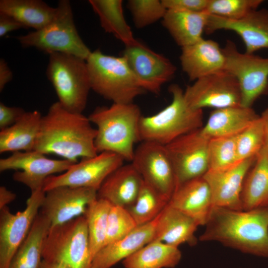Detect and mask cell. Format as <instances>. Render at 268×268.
Instances as JSON below:
<instances>
[{
	"mask_svg": "<svg viewBox=\"0 0 268 268\" xmlns=\"http://www.w3.org/2000/svg\"><path fill=\"white\" fill-rule=\"evenodd\" d=\"M88 117L70 112L57 101L41 119L34 150L54 154L74 162L98 153L95 145L97 131Z\"/></svg>",
	"mask_w": 268,
	"mask_h": 268,
	"instance_id": "cell-1",
	"label": "cell"
},
{
	"mask_svg": "<svg viewBox=\"0 0 268 268\" xmlns=\"http://www.w3.org/2000/svg\"><path fill=\"white\" fill-rule=\"evenodd\" d=\"M199 239L268 258V206L251 210L213 207Z\"/></svg>",
	"mask_w": 268,
	"mask_h": 268,
	"instance_id": "cell-2",
	"label": "cell"
},
{
	"mask_svg": "<svg viewBox=\"0 0 268 268\" xmlns=\"http://www.w3.org/2000/svg\"><path fill=\"white\" fill-rule=\"evenodd\" d=\"M139 107L134 103H113L98 107L88 118L96 126L95 145L97 152L116 153L125 161H132L134 144L140 141Z\"/></svg>",
	"mask_w": 268,
	"mask_h": 268,
	"instance_id": "cell-3",
	"label": "cell"
},
{
	"mask_svg": "<svg viewBox=\"0 0 268 268\" xmlns=\"http://www.w3.org/2000/svg\"><path fill=\"white\" fill-rule=\"evenodd\" d=\"M171 102L159 112L141 117L139 131L141 141L166 145L177 138L202 127V110H194L187 104L184 91L177 84L169 87Z\"/></svg>",
	"mask_w": 268,
	"mask_h": 268,
	"instance_id": "cell-4",
	"label": "cell"
},
{
	"mask_svg": "<svg viewBox=\"0 0 268 268\" xmlns=\"http://www.w3.org/2000/svg\"><path fill=\"white\" fill-rule=\"evenodd\" d=\"M86 63L91 89L113 103H134L145 92L122 56L107 55L97 49Z\"/></svg>",
	"mask_w": 268,
	"mask_h": 268,
	"instance_id": "cell-5",
	"label": "cell"
},
{
	"mask_svg": "<svg viewBox=\"0 0 268 268\" xmlns=\"http://www.w3.org/2000/svg\"><path fill=\"white\" fill-rule=\"evenodd\" d=\"M52 20L38 30L17 37L22 47H33L49 55L61 53L86 60L91 51L76 28L70 2L59 0Z\"/></svg>",
	"mask_w": 268,
	"mask_h": 268,
	"instance_id": "cell-6",
	"label": "cell"
},
{
	"mask_svg": "<svg viewBox=\"0 0 268 268\" xmlns=\"http://www.w3.org/2000/svg\"><path fill=\"white\" fill-rule=\"evenodd\" d=\"M46 75L60 104L70 112L82 113L91 89L86 60L65 53L50 54Z\"/></svg>",
	"mask_w": 268,
	"mask_h": 268,
	"instance_id": "cell-7",
	"label": "cell"
},
{
	"mask_svg": "<svg viewBox=\"0 0 268 268\" xmlns=\"http://www.w3.org/2000/svg\"><path fill=\"white\" fill-rule=\"evenodd\" d=\"M43 260L63 264L66 268H91L86 219L84 215L51 226L46 238Z\"/></svg>",
	"mask_w": 268,
	"mask_h": 268,
	"instance_id": "cell-8",
	"label": "cell"
},
{
	"mask_svg": "<svg viewBox=\"0 0 268 268\" xmlns=\"http://www.w3.org/2000/svg\"><path fill=\"white\" fill-rule=\"evenodd\" d=\"M222 50L225 60L224 70L234 76L239 83L241 105L252 107L259 98L268 93V58L241 53L230 40Z\"/></svg>",
	"mask_w": 268,
	"mask_h": 268,
	"instance_id": "cell-9",
	"label": "cell"
},
{
	"mask_svg": "<svg viewBox=\"0 0 268 268\" xmlns=\"http://www.w3.org/2000/svg\"><path fill=\"white\" fill-rule=\"evenodd\" d=\"M209 139L201 128L165 145L174 170L176 189L188 181L202 177L208 170Z\"/></svg>",
	"mask_w": 268,
	"mask_h": 268,
	"instance_id": "cell-10",
	"label": "cell"
},
{
	"mask_svg": "<svg viewBox=\"0 0 268 268\" xmlns=\"http://www.w3.org/2000/svg\"><path fill=\"white\" fill-rule=\"evenodd\" d=\"M124 161L119 155L110 152L82 158L64 173L47 177L43 190L46 192L58 187L68 186L91 188L98 191L105 179L123 165Z\"/></svg>",
	"mask_w": 268,
	"mask_h": 268,
	"instance_id": "cell-11",
	"label": "cell"
},
{
	"mask_svg": "<svg viewBox=\"0 0 268 268\" xmlns=\"http://www.w3.org/2000/svg\"><path fill=\"white\" fill-rule=\"evenodd\" d=\"M45 195L43 189L31 192L25 209L15 213L7 206L0 209V268H8L39 212Z\"/></svg>",
	"mask_w": 268,
	"mask_h": 268,
	"instance_id": "cell-12",
	"label": "cell"
},
{
	"mask_svg": "<svg viewBox=\"0 0 268 268\" xmlns=\"http://www.w3.org/2000/svg\"><path fill=\"white\" fill-rule=\"evenodd\" d=\"M184 96L188 105L194 110L220 109L240 106L241 103L238 81L225 70L195 80L187 87Z\"/></svg>",
	"mask_w": 268,
	"mask_h": 268,
	"instance_id": "cell-13",
	"label": "cell"
},
{
	"mask_svg": "<svg viewBox=\"0 0 268 268\" xmlns=\"http://www.w3.org/2000/svg\"><path fill=\"white\" fill-rule=\"evenodd\" d=\"M122 56L141 87L153 94H159L162 85L173 77L176 71L168 59L138 41L125 46Z\"/></svg>",
	"mask_w": 268,
	"mask_h": 268,
	"instance_id": "cell-14",
	"label": "cell"
},
{
	"mask_svg": "<svg viewBox=\"0 0 268 268\" xmlns=\"http://www.w3.org/2000/svg\"><path fill=\"white\" fill-rule=\"evenodd\" d=\"M140 142L131 162L143 181L169 201L176 189V181L165 145Z\"/></svg>",
	"mask_w": 268,
	"mask_h": 268,
	"instance_id": "cell-15",
	"label": "cell"
},
{
	"mask_svg": "<svg viewBox=\"0 0 268 268\" xmlns=\"http://www.w3.org/2000/svg\"><path fill=\"white\" fill-rule=\"evenodd\" d=\"M75 163L67 159H50L35 150L18 151L0 159V171L21 170L15 172L13 179L26 185L32 192L43 189L47 177L66 171Z\"/></svg>",
	"mask_w": 268,
	"mask_h": 268,
	"instance_id": "cell-16",
	"label": "cell"
},
{
	"mask_svg": "<svg viewBox=\"0 0 268 268\" xmlns=\"http://www.w3.org/2000/svg\"><path fill=\"white\" fill-rule=\"evenodd\" d=\"M97 198V191L93 189L58 187L45 192L40 212L54 226L84 215Z\"/></svg>",
	"mask_w": 268,
	"mask_h": 268,
	"instance_id": "cell-17",
	"label": "cell"
},
{
	"mask_svg": "<svg viewBox=\"0 0 268 268\" xmlns=\"http://www.w3.org/2000/svg\"><path fill=\"white\" fill-rule=\"evenodd\" d=\"M257 156L223 169L208 170L204 174L202 177L209 186L213 207L243 210L241 200L243 186Z\"/></svg>",
	"mask_w": 268,
	"mask_h": 268,
	"instance_id": "cell-18",
	"label": "cell"
},
{
	"mask_svg": "<svg viewBox=\"0 0 268 268\" xmlns=\"http://www.w3.org/2000/svg\"><path fill=\"white\" fill-rule=\"evenodd\" d=\"M218 30L232 31L239 35L245 44L247 53L268 49V9H257L235 20L208 14L205 32L211 34Z\"/></svg>",
	"mask_w": 268,
	"mask_h": 268,
	"instance_id": "cell-19",
	"label": "cell"
},
{
	"mask_svg": "<svg viewBox=\"0 0 268 268\" xmlns=\"http://www.w3.org/2000/svg\"><path fill=\"white\" fill-rule=\"evenodd\" d=\"M180 60L182 70L194 81L224 70L225 62L219 44L203 38L182 48Z\"/></svg>",
	"mask_w": 268,
	"mask_h": 268,
	"instance_id": "cell-20",
	"label": "cell"
},
{
	"mask_svg": "<svg viewBox=\"0 0 268 268\" xmlns=\"http://www.w3.org/2000/svg\"><path fill=\"white\" fill-rule=\"evenodd\" d=\"M168 204L205 226L213 208L209 186L203 177L188 181L175 190Z\"/></svg>",
	"mask_w": 268,
	"mask_h": 268,
	"instance_id": "cell-21",
	"label": "cell"
},
{
	"mask_svg": "<svg viewBox=\"0 0 268 268\" xmlns=\"http://www.w3.org/2000/svg\"><path fill=\"white\" fill-rule=\"evenodd\" d=\"M143 180L131 162L123 164L113 172L97 191V198L112 205L126 208L135 201Z\"/></svg>",
	"mask_w": 268,
	"mask_h": 268,
	"instance_id": "cell-22",
	"label": "cell"
},
{
	"mask_svg": "<svg viewBox=\"0 0 268 268\" xmlns=\"http://www.w3.org/2000/svg\"><path fill=\"white\" fill-rule=\"evenodd\" d=\"M157 217L137 226L125 237L104 246L94 256L91 268H111L152 241Z\"/></svg>",
	"mask_w": 268,
	"mask_h": 268,
	"instance_id": "cell-23",
	"label": "cell"
},
{
	"mask_svg": "<svg viewBox=\"0 0 268 268\" xmlns=\"http://www.w3.org/2000/svg\"><path fill=\"white\" fill-rule=\"evenodd\" d=\"M198 226L193 218L168 203L157 217L153 240L176 247L184 243L194 246Z\"/></svg>",
	"mask_w": 268,
	"mask_h": 268,
	"instance_id": "cell-24",
	"label": "cell"
},
{
	"mask_svg": "<svg viewBox=\"0 0 268 268\" xmlns=\"http://www.w3.org/2000/svg\"><path fill=\"white\" fill-rule=\"evenodd\" d=\"M259 117L252 107L240 105L216 109L210 113L201 131L209 138L235 136Z\"/></svg>",
	"mask_w": 268,
	"mask_h": 268,
	"instance_id": "cell-25",
	"label": "cell"
},
{
	"mask_svg": "<svg viewBox=\"0 0 268 268\" xmlns=\"http://www.w3.org/2000/svg\"><path fill=\"white\" fill-rule=\"evenodd\" d=\"M206 11L190 12L167 9L163 26L181 48L192 45L202 38L208 17Z\"/></svg>",
	"mask_w": 268,
	"mask_h": 268,
	"instance_id": "cell-26",
	"label": "cell"
},
{
	"mask_svg": "<svg viewBox=\"0 0 268 268\" xmlns=\"http://www.w3.org/2000/svg\"><path fill=\"white\" fill-rule=\"evenodd\" d=\"M42 116L35 110L25 112L10 127L0 131V153L34 150Z\"/></svg>",
	"mask_w": 268,
	"mask_h": 268,
	"instance_id": "cell-27",
	"label": "cell"
},
{
	"mask_svg": "<svg viewBox=\"0 0 268 268\" xmlns=\"http://www.w3.org/2000/svg\"><path fill=\"white\" fill-rule=\"evenodd\" d=\"M51 226L49 219L39 211L27 236L12 257L8 268H40L44 244Z\"/></svg>",
	"mask_w": 268,
	"mask_h": 268,
	"instance_id": "cell-28",
	"label": "cell"
},
{
	"mask_svg": "<svg viewBox=\"0 0 268 268\" xmlns=\"http://www.w3.org/2000/svg\"><path fill=\"white\" fill-rule=\"evenodd\" d=\"M241 200L243 210L268 206V150L265 147L247 175Z\"/></svg>",
	"mask_w": 268,
	"mask_h": 268,
	"instance_id": "cell-29",
	"label": "cell"
},
{
	"mask_svg": "<svg viewBox=\"0 0 268 268\" xmlns=\"http://www.w3.org/2000/svg\"><path fill=\"white\" fill-rule=\"evenodd\" d=\"M56 7L41 0H0V12L19 22L25 28L38 30L54 17Z\"/></svg>",
	"mask_w": 268,
	"mask_h": 268,
	"instance_id": "cell-30",
	"label": "cell"
},
{
	"mask_svg": "<svg viewBox=\"0 0 268 268\" xmlns=\"http://www.w3.org/2000/svg\"><path fill=\"white\" fill-rule=\"evenodd\" d=\"M182 253L178 247L153 240L123 261L125 268H174Z\"/></svg>",
	"mask_w": 268,
	"mask_h": 268,
	"instance_id": "cell-31",
	"label": "cell"
},
{
	"mask_svg": "<svg viewBox=\"0 0 268 268\" xmlns=\"http://www.w3.org/2000/svg\"><path fill=\"white\" fill-rule=\"evenodd\" d=\"M89 3L105 32L114 35L125 46L136 43L137 40L124 17L122 0H89Z\"/></svg>",
	"mask_w": 268,
	"mask_h": 268,
	"instance_id": "cell-32",
	"label": "cell"
},
{
	"mask_svg": "<svg viewBox=\"0 0 268 268\" xmlns=\"http://www.w3.org/2000/svg\"><path fill=\"white\" fill-rule=\"evenodd\" d=\"M111 206L107 201L97 198L89 204L84 215L87 221L92 261L105 245L108 217Z\"/></svg>",
	"mask_w": 268,
	"mask_h": 268,
	"instance_id": "cell-33",
	"label": "cell"
},
{
	"mask_svg": "<svg viewBox=\"0 0 268 268\" xmlns=\"http://www.w3.org/2000/svg\"><path fill=\"white\" fill-rule=\"evenodd\" d=\"M168 202V200L143 181L135 201L126 209L139 226L154 220Z\"/></svg>",
	"mask_w": 268,
	"mask_h": 268,
	"instance_id": "cell-34",
	"label": "cell"
},
{
	"mask_svg": "<svg viewBox=\"0 0 268 268\" xmlns=\"http://www.w3.org/2000/svg\"><path fill=\"white\" fill-rule=\"evenodd\" d=\"M236 143L238 162L257 156L265 143L264 126L260 116L237 135Z\"/></svg>",
	"mask_w": 268,
	"mask_h": 268,
	"instance_id": "cell-35",
	"label": "cell"
},
{
	"mask_svg": "<svg viewBox=\"0 0 268 268\" xmlns=\"http://www.w3.org/2000/svg\"><path fill=\"white\" fill-rule=\"evenodd\" d=\"M236 136L210 138L208 147V170L223 169L238 162Z\"/></svg>",
	"mask_w": 268,
	"mask_h": 268,
	"instance_id": "cell-36",
	"label": "cell"
},
{
	"mask_svg": "<svg viewBox=\"0 0 268 268\" xmlns=\"http://www.w3.org/2000/svg\"><path fill=\"white\" fill-rule=\"evenodd\" d=\"M263 0H209L206 9L209 14L229 20L242 19L258 9Z\"/></svg>",
	"mask_w": 268,
	"mask_h": 268,
	"instance_id": "cell-37",
	"label": "cell"
},
{
	"mask_svg": "<svg viewBox=\"0 0 268 268\" xmlns=\"http://www.w3.org/2000/svg\"><path fill=\"white\" fill-rule=\"evenodd\" d=\"M128 7L135 26L142 28L163 19L167 9L161 0H130Z\"/></svg>",
	"mask_w": 268,
	"mask_h": 268,
	"instance_id": "cell-38",
	"label": "cell"
},
{
	"mask_svg": "<svg viewBox=\"0 0 268 268\" xmlns=\"http://www.w3.org/2000/svg\"><path fill=\"white\" fill-rule=\"evenodd\" d=\"M137 226L134 220L125 208L112 205L108 217L105 246L125 237Z\"/></svg>",
	"mask_w": 268,
	"mask_h": 268,
	"instance_id": "cell-39",
	"label": "cell"
},
{
	"mask_svg": "<svg viewBox=\"0 0 268 268\" xmlns=\"http://www.w3.org/2000/svg\"><path fill=\"white\" fill-rule=\"evenodd\" d=\"M167 9L190 12L205 11L209 0H161Z\"/></svg>",
	"mask_w": 268,
	"mask_h": 268,
	"instance_id": "cell-40",
	"label": "cell"
},
{
	"mask_svg": "<svg viewBox=\"0 0 268 268\" xmlns=\"http://www.w3.org/2000/svg\"><path fill=\"white\" fill-rule=\"evenodd\" d=\"M25 111L21 108L7 106L0 102V130L6 129L15 123Z\"/></svg>",
	"mask_w": 268,
	"mask_h": 268,
	"instance_id": "cell-41",
	"label": "cell"
},
{
	"mask_svg": "<svg viewBox=\"0 0 268 268\" xmlns=\"http://www.w3.org/2000/svg\"><path fill=\"white\" fill-rule=\"evenodd\" d=\"M25 28L24 26L13 17L0 12V37H2L8 33Z\"/></svg>",
	"mask_w": 268,
	"mask_h": 268,
	"instance_id": "cell-42",
	"label": "cell"
},
{
	"mask_svg": "<svg viewBox=\"0 0 268 268\" xmlns=\"http://www.w3.org/2000/svg\"><path fill=\"white\" fill-rule=\"evenodd\" d=\"M13 78L12 71L6 61L2 58L0 59V91L1 92L5 85Z\"/></svg>",
	"mask_w": 268,
	"mask_h": 268,
	"instance_id": "cell-43",
	"label": "cell"
},
{
	"mask_svg": "<svg viewBox=\"0 0 268 268\" xmlns=\"http://www.w3.org/2000/svg\"><path fill=\"white\" fill-rule=\"evenodd\" d=\"M16 198L15 194L8 190L4 186L0 187V209L13 201Z\"/></svg>",
	"mask_w": 268,
	"mask_h": 268,
	"instance_id": "cell-44",
	"label": "cell"
},
{
	"mask_svg": "<svg viewBox=\"0 0 268 268\" xmlns=\"http://www.w3.org/2000/svg\"><path fill=\"white\" fill-rule=\"evenodd\" d=\"M264 126L265 143L264 147L268 150V107L263 112L260 116Z\"/></svg>",
	"mask_w": 268,
	"mask_h": 268,
	"instance_id": "cell-45",
	"label": "cell"
},
{
	"mask_svg": "<svg viewBox=\"0 0 268 268\" xmlns=\"http://www.w3.org/2000/svg\"><path fill=\"white\" fill-rule=\"evenodd\" d=\"M40 268H66L63 264L50 262L43 260Z\"/></svg>",
	"mask_w": 268,
	"mask_h": 268,
	"instance_id": "cell-46",
	"label": "cell"
}]
</instances>
